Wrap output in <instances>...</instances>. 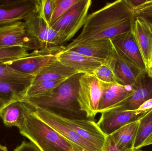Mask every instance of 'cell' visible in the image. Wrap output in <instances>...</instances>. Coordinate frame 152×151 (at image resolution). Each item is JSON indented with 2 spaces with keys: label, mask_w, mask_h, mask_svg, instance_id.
<instances>
[{
  "label": "cell",
  "mask_w": 152,
  "mask_h": 151,
  "mask_svg": "<svg viewBox=\"0 0 152 151\" xmlns=\"http://www.w3.org/2000/svg\"><path fill=\"white\" fill-rule=\"evenodd\" d=\"M102 151H135L121 149L115 144L110 136L106 137Z\"/></svg>",
  "instance_id": "cell-32"
},
{
  "label": "cell",
  "mask_w": 152,
  "mask_h": 151,
  "mask_svg": "<svg viewBox=\"0 0 152 151\" xmlns=\"http://www.w3.org/2000/svg\"><path fill=\"white\" fill-rule=\"evenodd\" d=\"M64 80L44 81L32 84L28 88L25 98L39 96L47 94Z\"/></svg>",
  "instance_id": "cell-26"
},
{
  "label": "cell",
  "mask_w": 152,
  "mask_h": 151,
  "mask_svg": "<svg viewBox=\"0 0 152 151\" xmlns=\"http://www.w3.org/2000/svg\"><path fill=\"white\" fill-rule=\"evenodd\" d=\"M77 73H78L76 70L65 65L57 59L34 75L32 84L44 81L66 80Z\"/></svg>",
  "instance_id": "cell-20"
},
{
  "label": "cell",
  "mask_w": 152,
  "mask_h": 151,
  "mask_svg": "<svg viewBox=\"0 0 152 151\" xmlns=\"http://www.w3.org/2000/svg\"><path fill=\"white\" fill-rule=\"evenodd\" d=\"M59 117L65 124L74 129L82 138L102 151L107 136L100 130L94 120H71Z\"/></svg>",
  "instance_id": "cell-16"
},
{
  "label": "cell",
  "mask_w": 152,
  "mask_h": 151,
  "mask_svg": "<svg viewBox=\"0 0 152 151\" xmlns=\"http://www.w3.org/2000/svg\"><path fill=\"white\" fill-rule=\"evenodd\" d=\"M138 126L139 120L130 122L110 136L115 144L121 149L134 151V144Z\"/></svg>",
  "instance_id": "cell-21"
},
{
  "label": "cell",
  "mask_w": 152,
  "mask_h": 151,
  "mask_svg": "<svg viewBox=\"0 0 152 151\" xmlns=\"http://www.w3.org/2000/svg\"><path fill=\"white\" fill-rule=\"evenodd\" d=\"M65 48L63 45L34 51L25 57L6 62L19 72L34 76L44 67L57 59V56Z\"/></svg>",
  "instance_id": "cell-5"
},
{
  "label": "cell",
  "mask_w": 152,
  "mask_h": 151,
  "mask_svg": "<svg viewBox=\"0 0 152 151\" xmlns=\"http://www.w3.org/2000/svg\"><path fill=\"white\" fill-rule=\"evenodd\" d=\"M152 134V109L139 120V126L134 145V150L142 148L147 138Z\"/></svg>",
  "instance_id": "cell-25"
},
{
  "label": "cell",
  "mask_w": 152,
  "mask_h": 151,
  "mask_svg": "<svg viewBox=\"0 0 152 151\" xmlns=\"http://www.w3.org/2000/svg\"><path fill=\"white\" fill-rule=\"evenodd\" d=\"M37 9V0L5 1L0 4V27L25 21Z\"/></svg>",
  "instance_id": "cell-10"
},
{
  "label": "cell",
  "mask_w": 152,
  "mask_h": 151,
  "mask_svg": "<svg viewBox=\"0 0 152 151\" xmlns=\"http://www.w3.org/2000/svg\"><path fill=\"white\" fill-rule=\"evenodd\" d=\"M106 62L112 69L118 84L123 86H132L145 72L126 60L113 45L112 54Z\"/></svg>",
  "instance_id": "cell-15"
},
{
  "label": "cell",
  "mask_w": 152,
  "mask_h": 151,
  "mask_svg": "<svg viewBox=\"0 0 152 151\" xmlns=\"http://www.w3.org/2000/svg\"><path fill=\"white\" fill-rule=\"evenodd\" d=\"M146 0H126L129 5L134 9L146 1Z\"/></svg>",
  "instance_id": "cell-35"
},
{
  "label": "cell",
  "mask_w": 152,
  "mask_h": 151,
  "mask_svg": "<svg viewBox=\"0 0 152 151\" xmlns=\"http://www.w3.org/2000/svg\"><path fill=\"white\" fill-rule=\"evenodd\" d=\"M131 87L130 95L114 108L122 111H135L145 102L152 98V78L146 72L143 73Z\"/></svg>",
  "instance_id": "cell-13"
},
{
  "label": "cell",
  "mask_w": 152,
  "mask_h": 151,
  "mask_svg": "<svg viewBox=\"0 0 152 151\" xmlns=\"http://www.w3.org/2000/svg\"><path fill=\"white\" fill-rule=\"evenodd\" d=\"M6 105L4 103L2 102V101L0 100V113H1V111L2 109L4 108V106Z\"/></svg>",
  "instance_id": "cell-38"
},
{
  "label": "cell",
  "mask_w": 152,
  "mask_h": 151,
  "mask_svg": "<svg viewBox=\"0 0 152 151\" xmlns=\"http://www.w3.org/2000/svg\"><path fill=\"white\" fill-rule=\"evenodd\" d=\"M57 59L78 73L85 74H93L105 62V60L90 57L71 50L60 52L57 56Z\"/></svg>",
  "instance_id": "cell-17"
},
{
  "label": "cell",
  "mask_w": 152,
  "mask_h": 151,
  "mask_svg": "<svg viewBox=\"0 0 152 151\" xmlns=\"http://www.w3.org/2000/svg\"><path fill=\"white\" fill-rule=\"evenodd\" d=\"M149 111H122L114 108L102 113L96 124L102 132L108 136L126 124L139 120Z\"/></svg>",
  "instance_id": "cell-11"
},
{
  "label": "cell",
  "mask_w": 152,
  "mask_h": 151,
  "mask_svg": "<svg viewBox=\"0 0 152 151\" xmlns=\"http://www.w3.org/2000/svg\"><path fill=\"white\" fill-rule=\"evenodd\" d=\"M135 151H139V150H135Z\"/></svg>",
  "instance_id": "cell-40"
},
{
  "label": "cell",
  "mask_w": 152,
  "mask_h": 151,
  "mask_svg": "<svg viewBox=\"0 0 152 151\" xmlns=\"http://www.w3.org/2000/svg\"><path fill=\"white\" fill-rule=\"evenodd\" d=\"M83 74H76L47 94L24 98L22 101L33 108L47 111L64 118L88 119L80 110L78 100L79 79Z\"/></svg>",
  "instance_id": "cell-2"
},
{
  "label": "cell",
  "mask_w": 152,
  "mask_h": 151,
  "mask_svg": "<svg viewBox=\"0 0 152 151\" xmlns=\"http://www.w3.org/2000/svg\"><path fill=\"white\" fill-rule=\"evenodd\" d=\"M93 74L103 83L118 84L112 69L106 61L94 72Z\"/></svg>",
  "instance_id": "cell-28"
},
{
  "label": "cell",
  "mask_w": 152,
  "mask_h": 151,
  "mask_svg": "<svg viewBox=\"0 0 152 151\" xmlns=\"http://www.w3.org/2000/svg\"><path fill=\"white\" fill-rule=\"evenodd\" d=\"M29 55L28 51L20 47L0 48V61L6 62L16 60Z\"/></svg>",
  "instance_id": "cell-27"
},
{
  "label": "cell",
  "mask_w": 152,
  "mask_h": 151,
  "mask_svg": "<svg viewBox=\"0 0 152 151\" xmlns=\"http://www.w3.org/2000/svg\"><path fill=\"white\" fill-rule=\"evenodd\" d=\"M79 0H55L54 10L50 25L65 14Z\"/></svg>",
  "instance_id": "cell-30"
},
{
  "label": "cell",
  "mask_w": 152,
  "mask_h": 151,
  "mask_svg": "<svg viewBox=\"0 0 152 151\" xmlns=\"http://www.w3.org/2000/svg\"><path fill=\"white\" fill-rule=\"evenodd\" d=\"M102 86V94L98 106V113L115 108L129 96L132 92L131 86L103 82Z\"/></svg>",
  "instance_id": "cell-18"
},
{
  "label": "cell",
  "mask_w": 152,
  "mask_h": 151,
  "mask_svg": "<svg viewBox=\"0 0 152 151\" xmlns=\"http://www.w3.org/2000/svg\"><path fill=\"white\" fill-rule=\"evenodd\" d=\"M103 91L102 82L93 74H83L79 79V104L88 118L94 120L98 113Z\"/></svg>",
  "instance_id": "cell-7"
},
{
  "label": "cell",
  "mask_w": 152,
  "mask_h": 151,
  "mask_svg": "<svg viewBox=\"0 0 152 151\" xmlns=\"http://www.w3.org/2000/svg\"><path fill=\"white\" fill-rule=\"evenodd\" d=\"M91 0H79L67 12L50 25L60 39L61 44L72 39L85 25Z\"/></svg>",
  "instance_id": "cell-4"
},
{
  "label": "cell",
  "mask_w": 152,
  "mask_h": 151,
  "mask_svg": "<svg viewBox=\"0 0 152 151\" xmlns=\"http://www.w3.org/2000/svg\"><path fill=\"white\" fill-rule=\"evenodd\" d=\"M26 106L27 104L22 100L15 101L5 105L0 113V117L4 125L7 127L18 128L23 121Z\"/></svg>",
  "instance_id": "cell-22"
},
{
  "label": "cell",
  "mask_w": 152,
  "mask_h": 151,
  "mask_svg": "<svg viewBox=\"0 0 152 151\" xmlns=\"http://www.w3.org/2000/svg\"><path fill=\"white\" fill-rule=\"evenodd\" d=\"M34 76L19 72L8 64L0 61V81L9 82L30 87Z\"/></svg>",
  "instance_id": "cell-24"
},
{
  "label": "cell",
  "mask_w": 152,
  "mask_h": 151,
  "mask_svg": "<svg viewBox=\"0 0 152 151\" xmlns=\"http://www.w3.org/2000/svg\"><path fill=\"white\" fill-rule=\"evenodd\" d=\"M134 16L133 9L126 0L107 3L102 8L88 15L80 34L65 46L62 51L94 40L111 39L129 32Z\"/></svg>",
  "instance_id": "cell-1"
},
{
  "label": "cell",
  "mask_w": 152,
  "mask_h": 151,
  "mask_svg": "<svg viewBox=\"0 0 152 151\" xmlns=\"http://www.w3.org/2000/svg\"><path fill=\"white\" fill-rule=\"evenodd\" d=\"M18 128L20 134L41 151H74L66 139L33 113L27 104L23 121Z\"/></svg>",
  "instance_id": "cell-3"
},
{
  "label": "cell",
  "mask_w": 152,
  "mask_h": 151,
  "mask_svg": "<svg viewBox=\"0 0 152 151\" xmlns=\"http://www.w3.org/2000/svg\"><path fill=\"white\" fill-rule=\"evenodd\" d=\"M134 16L143 18L152 25V0H146L145 2L133 9Z\"/></svg>",
  "instance_id": "cell-31"
},
{
  "label": "cell",
  "mask_w": 152,
  "mask_h": 151,
  "mask_svg": "<svg viewBox=\"0 0 152 151\" xmlns=\"http://www.w3.org/2000/svg\"><path fill=\"white\" fill-rule=\"evenodd\" d=\"M152 109V98L149 99L142 104L139 108L137 109V111L142 112H148Z\"/></svg>",
  "instance_id": "cell-34"
},
{
  "label": "cell",
  "mask_w": 152,
  "mask_h": 151,
  "mask_svg": "<svg viewBox=\"0 0 152 151\" xmlns=\"http://www.w3.org/2000/svg\"><path fill=\"white\" fill-rule=\"evenodd\" d=\"M20 47L28 51L37 50L25 21L0 27V48Z\"/></svg>",
  "instance_id": "cell-9"
},
{
  "label": "cell",
  "mask_w": 152,
  "mask_h": 151,
  "mask_svg": "<svg viewBox=\"0 0 152 151\" xmlns=\"http://www.w3.org/2000/svg\"><path fill=\"white\" fill-rule=\"evenodd\" d=\"M31 107L33 113L66 139L74 151H102L82 138L74 129L65 124L58 115L42 109Z\"/></svg>",
  "instance_id": "cell-6"
},
{
  "label": "cell",
  "mask_w": 152,
  "mask_h": 151,
  "mask_svg": "<svg viewBox=\"0 0 152 151\" xmlns=\"http://www.w3.org/2000/svg\"><path fill=\"white\" fill-rule=\"evenodd\" d=\"M130 31L138 45L147 72L152 56V25L143 18L134 16Z\"/></svg>",
  "instance_id": "cell-12"
},
{
  "label": "cell",
  "mask_w": 152,
  "mask_h": 151,
  "mask_svg": "<svg viewBox=\"0 0 152 151\" xmlns=\"http://www.w3.org/2000/svg\"><path fill=\"white\" fill-rule=\"evenodd\" d=\"M148 75L150 77L152 78V56L151 60V64H150V66L148 69V72H147Z\"/></svg>",
  "instance_id": "cell-37"
},
{
  "label": "cell",
  "mask_w": 152,
  "mask_h": 151,
  "mask_svg": "<svg viewBox=\"0 0 152 151\" xmlns=\"http://www.w3.org/2000/svg\"><path fill=\"white\" fill-rule=\"evenodd\" d=\"M70 50L90 57L106 61L112 54L113 45L110 39H100L81 43Z\"/></svg>",
  "instance_id": "cell-19"
},
{
  "label": "cell",
  "mask_w": 152,
  "mask_h": 151,
  "mask_svg": "<svg viewBox=\"0 0 152 151\" xmlns=\"http://www.w3.org/2000/svg\"><path fill=\"white\" fill-rule=\"evenodd\" d=\"M14 151H41L32 142H24L17 147Z\"/></svg>",
  "instance_id": "cell-33"
},
{
  "label": "cell",
  "mask_w": 152,
  "mask_h": 151,
  "mask_svg": "<svg viewBox=\"0 0 152 151\" xmlns=\"http://www.w3.org/2000/svg\"><path fill=\"white\" fill-rule=\"evenodd\" d=\"M152 134L151 135L150 137L147 138V140L145 142L143 147L145 146H148V145H152Z\"/></svg>",
  "instance_id": "cell-36"
},
{
  "label": "cell",
  "mask_w": 152,
  "mask_h": 151,
  "mask_svg": "<svg viewBox=\"0 0 152 151\" xmlns=\"http://www.w3.org/2000/svg\"><path fill=\"white\" fill-rule=\"evenodd\" d=\"M0 151H9L8 149L5 146H2L0 144Z\"/></svg>",
  "instance_id": "cell-39"
},
{
  "label": "cell",
  "mask_w": 152,
  "mask_h": 151,
  "mask_svg": "<svg viewBox=\"0 0 152 151\" xmlns=\"http://www.w3.org/2000/svg\"><path fill=\"white\" fill-rule=\"evenodd\" d=\"M28 87L22 84L0 81V100L6 105L15 101L22 100Z\"/></svg>",
  "instance_id": "cell-23"
},
{
  "label": "cell",
  "mask_w": 152,
  "mask_h": 151,
  "mask_svg": "<svg viewBox=\"0 0 152 151\" xmlns=\"http://www.w3.org/2000/svg\"><path fill=\"white\" fill-rule=\"evenodd\" d=\"M110 40L114 48L126 60L141 71L147 72L142 54L130 30Z\"/></svg>",
  "instance_id": "cell-14"
},
{
  "label": "cell",
  "mask_w": 152,
  "mask_h": 151,
  "mask_svg": "<svg viewBox=\"0 0 152 151\" xmlns=\"http://www.w3.org/2000/svg\"><path fill=\"white\" fill-rule=\"evenodd\" d=\"M55 0H37V14L50 25Z\"/></svg>",
  "instance_id": "cell-29"
},
{
  "label": "cell",
  "mask_w": 152,
  "mask_h": 151,
  "mask_svg": "<svg viewBox=\"0 0 152 151\" xmlns=\"http://www.w3.org/2000/svg\"><path fill=\"white\" fill-rule=\"evenodd\" d=\"M24 21L29 34L35 43L37 50L63 45L61 44L58 33L37 12Z\"/></svg>",
  "instance_id": "cell-8"
}]
</instances>
